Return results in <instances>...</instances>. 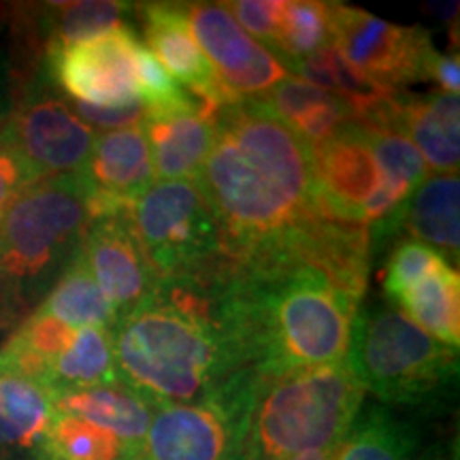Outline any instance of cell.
I'll list each match as a JSON object with an SVG mask.
<instances>
[{
	"instance_id": "29",
	"label": "cell",
	"mask_w": 460,
	"mask_h": 460,
	"mask_svg": "<svg viewBox=\"0 0 460 460\" xmlns=\"http://www.w3.org/2000/svg\"><path fill=\"white\" fill-rule=\"evenodd\" d=\"M450 264L433 247L420 243L416 239H402L388 258L386 275H384V292L393 303L396 296L410 290L429 275Z\"/></svg>"
},
{
	"instance_id": "2",
	"label": "cell",
	"mask_w": 460,
	"mask_h": 460,
	"mask_svg": "<svg viewBox=\"0 0 460 460\" xmlns=\"http://www.w3.org/2000/svg\"><path fill=\"white\" fill-rule=\"evenodd\" d=\"M111 339L118 379L154 410L207 399L254 373L226 261L154 281L115 320Z\"/></svg>"
},
{
	"instance_id": "22",
	"label": "cell",
	"mask_w": 460,
	"mask_h": 460,
	"mask_svg": "<svg viewBox=\"0 0 460 460\" xmlns=\"http://www.w3.org/2000/svg\"><path fill=\"white\" fill-rule=\"evenodd\" d=\"M331 460H430L416 427L382 405L360 410Z\"/></svg>"
},
{
	"instance_id": "25",
	"label": "cell",
	"mask_w": 460,
	"mask_h": 460,
	"mask_svg": "<svg viewBox=\"0 0 460 460\" xmlns=\"http://www.w3.org/2000/svg\"><path fill=\"white\" fill-rule=\"evenodd\" d=\"M119 382L115 371L111 331L85 329L75 331L68 348L51 362L48 386L56 393L73 388L101 386V384Z\"/></svg>"
},
{
	"instance_id": "35",
	"label": "cell",
	"mask_w": 460,
	"mask_h": 460,
	"mask_svg": "<svg viewBox=\"0 0 460 460\" xmlns=\"http://www.w3.org/2000/svg\"><path fill=\"white\" fill-rule=\"evenodd\" d=\"M37 460H45V458H37Z\"/></svg>"
},
{
	"instance_id": "6",
	"label": "cell",
	"mask_w": 460,
	"mask_h": 460,
	"mask_svg": "<svg viewBox=\"0 0 460 460\" xmlns=\"http://www.w3.org/2000/svg\"><path fill=\"white\" fill-rule=\"evenodd\" d=\"M345 365L379 401L422 405L450 393L458 349L437 341L393 305L358 307Z\"/></svg>"
},
{
	"instance_id": "13",
	"label": "cell",
	"mask_w": 460,
	"mask_h": 460,
	"mask_svg": "<svg viewBox=\"0 0 460 460\" xmlns=\"http://www.w3.org/2000/svg\"><path fill=\"white\" fill-rule=\"evenodd\" d=\"M4 126L39 177L82 171L96 141L65 99L43 92L28 94Z\"/></svg>"
},
{
	"instance_id": "21",
	"label": "cell",
	"mask_w": 460,
	"mask_h": 460,
	"mask_svg": "<svg viewBox=\"0 0 460 460\" xmlns=\"http://www.w3.org/2000/svg\"><path fill=\"white\" fill-rule=\"evenodd\" d=\"M262 99L309 147L329 139L339 126L354 119L348 102L295 75L281 79Z\"/></svg>"
},
{
	"instance_id": "5",
	"label": "cell",
	"mask_w": 460,
	"mask_h": 460,
	"mask_svg": "<svg viewBox=\"0 0 460 460\" xmlns=\"http://www.w3.org/2000/svg\"><path fill=\"white\" fill-rule=\"evenodd\" d=\"M92 226L82 175L41 177L0 216V298L17 307L51 290Z\"/></svg>"
},
{
	"instance_id": "23",
	"label": "cell",
	"mask_w": 460,
	"mask_h": 460,
	"mask_svg": "<svg viewBox=\"0 0 460 460\" xmlns=\"http://www.w3.org/2000/svg\"><path fill=\"white\" fill-rule=\"evenodd\" d=\"M396 305L402 315L435 337L437 341L458 349L460 341V281L458 271L446 264L410 290L399 295Z\"/></svg>"
},
{
	"instance_id": "19",
	"label": "cell",
	"mask_w": 460,
	"mask_h": 460,
	"mask_svg": "<svg viewBox=\"0 0 460 460\" xmlns=\"http://www.w3.org/2000/svg\"><path fill=\"white\" fill-rule=\"evenodd\" d=\"M56 411L109 430L122 441L143 447L152 427L154 407L122 382L62 390L54 394Z\"/></svg>"
},
{
	"instance_id": "9",
	"label": "cell",
	"mask_w": 460,
	"mask_h": 460,
	"mask_svg": "<svg viewBox=\"0 0 460 460\" xmlns=\"http://www.w3.org/2000/svg\"><path fill=\"white\" fill-rule=\"evenodd\" d=\"M331 43L354 71L386 90L424 82L435 49L422 28L388 24L343 3H331Z\"/></svg>"
},
{
	"instance_id": "32",
	"label": "cell",
	"mask_w": 460,
	"mask_h": 460,
	"mask_svg": "<svg viewBox=\"0 0 460 460\" xmlns=\"http://www.w3.org/2000/svg\"><path fill=\"white\" fill-rule=\"evenodd\" d=\"M71 109L84 124L90 126V128L96 126V128H102L105 132L135 128V126H141L146 122L147 118V109L143 105L141 99L132 101L128 105L122 107H94L88 105V102L71 99Z\"/></svg>"
},
{
	"instance_id": "10",
	"label": "cell",
	"mask_w": 460,
	"mask_h": 460,
	"mask_svg": "<svg viewBox=\"0 0 460 460\" xmlns=\"http://www.w3.org/2000/svg\"><path fill=\"white\" fill-rule=\"evenodd\" d=\"M188 15L226 105L264 96L290 75L271 49L239 26L224 3H188Z\"/></svg>"
},
{
	"instance_id": "16",
	"label": "cell",
	"mask_w": 460,
	"mask_h": 460,
	"mask_svg": "<svg viewBox=\"0 0 460 460\" xmlns=\"http://www.w3.org/2000/svg\"><path fill=\"white\" fill-rule=\"evenodd\" d=\"M135 7L143 20L149 51L172 73L171 77L199 99L220 109L226 107L214 66L190 28L188 3H141Z\"/></svg>"
},
{
	"instance_id": "4",
	"label": "cell",
	"mask_w": 460,
	"mask_h": 460,
	"mask_svg": "<svg viewBox=\"0 0 460 460\" xmlns=\"http://www.w3.org/2000/svg\"><path fill=\"white\" fill-rule=\"evenodd\" d=\"M365 402L348 365L258 379L243 460H331Z\"/></svg>"
},
{
	"instance_id": "33",
	"label": "cell",
	"mask_w": 460,
	"mask_h": 460,
	"mask_svg": "<svg viewBox=\"0 0 460 460\" xmlns=\"http://www.w3.org/2000/svg\"><path fill=\"white\" fill-rule=\"evenodd\" d=\"M427 79L439 84V88L446 94H458L460 88V62L458 56L441 54V51L433 49L427 60Z\"/></svg>"
},
{
	"instance_id": "30",
	"label": "cell",
	"mask_w": 460,
	"mask_h": 460,
	"mask_svg": "<svg viewBox=\"0 0 460 460\" xmlns=\"http://www.w3.org/2000/svg\"><path fill=\"white\" fill-rule=\"evenodd\" d=\"M41 177L15 146L7 132V126H0V216L20 197L24 190Z\"/></svg>"
},
{
	"instance_id": "34",
	"label": "cell",
	"mask_w": 460,
	"mask_h": 460,
	"mask_svg": "<svg viewBox=\"0 0 460 460\" xmlns=\"http://www.w3.org/2000/svg\"><path fill=\"white\" fill-rule=\"evenodd\" d=\"M4 113H7V111H3V105H0V126L7 122V119H4Z\"/></svg>"
},
{
	"instance_id": "17",
	"label": "cell",
	"mask_w": 460,
	"mask_h": 460,
	"mask_svg": "<svg viewBox=\"0 0 460 460\" xmlns=\"http://www.w3.org/2000/svg\"><path fill=\"white\" fill-rule=\"evenodd\" d=\"M56 413L54 390L0 358V460L41 458Z\"/></svg>"
},
{
	"instance_id": "3",
	"label": "cell",
	"mask_w": 460,
	"mask_h": 460,
	"mask_svg": "<svg viewBox=\"0 0 460 460\" xmlns=\"http://www.w3.org/2000/svg\"><path fill=\"white\" fill-rule=\"evenodd\" d=\"M233 301L258 376L345 365L365 290L301 254L234 267Z\"/></svg>"
},
{
	"instance_id": "11",
	"label": "cell",
	"mask_w": 460,
	"mask_h": 460,
	"mask_svg": "<svg viewBox=\"0 0 460 460\" xmlns=\"http://www.w3.org/2000/svg\"><path fill=\"white\" fill-rule=\"evenodd\" d=\"M139 39L128 26L66 45L48 54V66L68 99L94 107H122L139 99L135 51Z\"/></svg>"
},
{
	"instance_id": "18",
	"label": "cell",
	"mask_w": 460,
	"mask_h": 460,
	"mask_svg": "<svg viewBox=\"0 0 460 460\" xmlns=\"http://www.w3.org/2000/svg\"><path fill=\"white\" fill-rule=\"evenodd\" d=\"M154 177L160 181H194L214 143L216 118L200 111H186L146 118L141 124Z\"/></svg>"
},
{
	"instance_id": "8",
	"label": "cell",
	"mask_w": 460,
	"mask_h": 460,
	"mask_svg": "<svg viewBox=\"0 0 460 460\" xmlns=\"http://www.w3.org/2000/svg\"><path fill=\"white\" fill-rule=\"evenodd\" d=\"M258 373H247L197 402L154 411L141 460H243Z\"/></svg>"
},
{
	"instance_id": "26",
	"label": "cell",
	"mask_w": 460,
	"mask_h": 460,
	"mask_svg": "<svg viewBox=\"0 0 460 460\" xmlns=\"http://www.w3.org/2000/svg\"><path fill=\"white\" fill-rule=\"evenodd\" d=\"M143 447L85 420L56 413L43 441L45 460H141Z\"/></svg>"
},
{
	"instance_id": "1",
	"label": "cell",
	"mask_w": 460,
	"mask_h": 460,
	"mask_svg": "<svg viewBox=\"0 0 460 460\" xmlns=\"http://www.w3.org/2000/svg\"><path fill=\"white\" fill-rule=\"evenodd\" d=\"M194 183L234 267L303 254L329 220L315 200L312 147L262 96L220 109Z\"/></svg>"
},
{
	"instance_id": "15",
	"label": "cell",
	"mask_w": 460,
	"mask_h": 460,
	"mask_svg": "<svg viewBox=\"0 0 460 460\" xmlns=\"http://www.w3.org/2000/svg\"><path fill=\"white\" fill-rule=\"evenodd\" d=\"M79 256L118 318L146 298L156 281L132 228L130 211L92 222Z\"/></svg>"
},
{
	"instance_id": "28",
	"label": "cell",
	"mask_w": 460,
	"mask_h": 460,
	"mask_svg": "<svg viewBox=\"0 0 460 460\" xmlns=\"http://www.w3.org/2000/svg\"><path fill=\"white\" fill-rule=\"evenodd\" d=\"M331 43V3L284 0L278 37L269 49L281 62H295Z\"/></svg>"
},
{
	"instance_id": "24",
	"label": "cell",
	"mask_w": 460,
	"mask_h": 460,
	"mask_svg": "<svg viewBox=\"0 0 460 460\" xmlns=\"http://www.w3.org/2000/svg\"><path fill=\"white\" fill-rule=\"evenodd\" d=\"M37 312L65 322L71 329L94 326V329L111 331L115 320H118L111 303L102 295L99 284L92 278L84 258L79 254L68 264L60 279L51 286Z\"/></svg>"
},
{
	"instance_id": "7",
	"label": "cell",
	"mask_w": 460,
	"mask_h": 460,
	"mask_svg": "<svg viewBox=\"0 0 460 460\" xmlns=\"http://www.w3.org/2000/svg\"><path fill=\"white\" fill-rule=\"evenodd\" d=\"M130 220L156 279L224 261L216 220L194 181L154 183L132 205Z\"/></svg>"
},
{
	"instance_id": "31",
	"label": "cell",
	"mask_w": 460,
	"mask_h": 460,
	"mask_svg": "<svg viewBox=\"0 0 460 460\" xmlns=\"http://www.w3.org/2000/svg\"><path fill=\"white\" fill-rule=\"evenodd\" d=\"M239 26L254 37L258 43H267L264 48H271L275 37H278L281 11H284V0H234V3H224Z\"/></svg>"
},
{
	"instance_id": "27",
	"label": "cell",
	"mask_w": 460,
	"mask_h": 460,
	"mask_svg": "<svg viewBox=\"0 0 460 460\" xmlns=\"http://www.w3.org/2000/svg\"><path fill=\"white\" fill-rule=\"evenodd\" d=\"M135 4L115 0H82V3L45 4V31H48V54L66 45L99 37L119 26H128V15Z\"/></svg>"
},
{
	"instance_id": "20",
	"label": "cell",
	"mask_w": 460,
	"mask_h": 460,
	"mask_svg": "<svg viewBox=\"0 0 460 460\" xmlns=\"http://www.w3.org/2000/svg\"><path fill=\"white\" fill-rule=\"evenodd\" d=\"M458 172L427 175L401 209V228L411 239L433 247L447 262H458Z\"/></svg>"
},
{
	"instance_id": "12",
	"label": "cell",
	"mask_w": 460,
	"mask_h": 460,
	"mask_svg": "<svg viewBox=\"0 0 460 460\" xmlns=\"http://www.w3.org/2000/svg\"><path fill=\"white\" fill-rule=\"evenodd\" d=\"M312 160L315 200L322 214L365 226L367 205L382 186L367 126L348 119L329 139L312 147Z\"/></svg>"
},
{
	"instance_id": "14",
	"label": "cell",
	"mask_w": 460,
	"mask_h": 460,
	"mask_svg": "<svg viewBox=\"0 0 460 460\" xmlns=\"http://www.w3.org/2000/svg\"><path fill=\"white\" fill-rule=\"evenodd\" d=\"M79 175L88 190L92 222L132 211L154 186L152 154L141 126L96 135Z\"/></svg>"
}]
</instances>
